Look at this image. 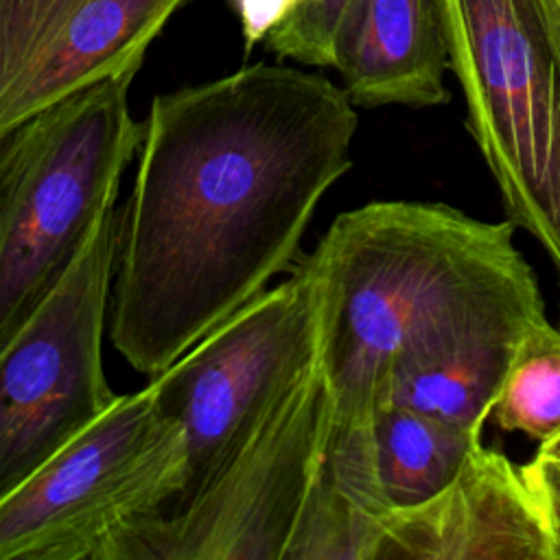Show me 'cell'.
<instances>
[{
  "label": "cell",
  "instance_id": "cell-1",
  "mask_svg": "<svg viewBox=\"0 0 560 560\" xmlns=\"http://www.w3.org/2000/svg\"><path fill=\"white\" fill-rule=\"evenodd\" d=\"M357 105L330 79L258 61L151 101L118 208L109 341L149 378L298 262L352 166Z\"/></svg>",
  "mask_w": 560,
  "mask_h": 560
},
{
  "label": "cell",
  "instance_id": "cell-2",
  "mask_svg": "<svg viewBox=\"0 0 560 560\" xmlns=\"http://www.w3.org/2000/svg\"><path fill=\"white\" fill-rule=\"evenodd\" d=\"M514 228L427 201H372L330 223L306 258L332 424L370 422L405 354L466 328L547 317Z\"/></svg>",
  "mask_w": 560,
  "mask_h": 560
},
{
  "label": "cell",
  "instance_id": "cell-3",
  "mask_svg": "<svg viewBox=\"0 0 560 560\" xmlns=\"http://www.w3.org/2000/svg\"><path fill=\"white\" fill-rule=\"evenodd\" d=\"M136 74L98 81L0 138V348L59 284L140 149Z\"/></svg>",
  "mask_w": 560,
  "mask_h": 560
},
{
  "label": "cell",
  "instance_id": "cell-4",
  "mask_svg": "<svg viewBox=\"0 0 560 560\" xmlns=\"http://www.w3.org/2000/svg\"><path fill=\"white\" fill-rule=\"evenodd\" d=\"M448 70L516 228L547 252L560 282V4L440 0Z\"/></svg>",
  "mask_w": 560,
  "mask_h": 560
},
{
  "label": "cell",
  "instance_id": "cell-5",
  "mask_svg": "<svg viewBox=\"0 0 560 560\" xmlns=\"http://www.w3.org/2000/svg\"><path fill=\"white\" fill-rule=\"evenodd\" d=\"M322 357L319 282L306 256L149 381L182 429L184 477L168 510L192 501ZM166 512V510H164Z\"/></svg>",
  "mask_w": 560,
  "mask_h": 560
},
{
  "label": "cell",
  "instance_id": "cell-6",
  "mask_svg": "<svg viewBox=\"0 0 560 560\" xmlns=\"http://www.w3.org/2000/svg\"><path fill=\"white\" fill-rule=\"evenodd\" d=\"M184 477L182 429L151 387L116 400L0 499V560H96L138 516L168 510Z\"/></svg>",
  "mask_w": 560,
  "mask_h": 560
},
{
  "label": "cell",
  "instance_id": "cell-7",
  "mask_svg": "<svg viewBox=\"0 0 560 560\" xmlns=\"http://www.w3.org/2000/svg\"><path fill=\"white\" fill-rule=\"evenodd\" d=\"M332 396L319 363L184 508L131 518L96 560H284L322 462Z\"/></svg>",
  "mask_w": 560,
  "mask_h": 560
},
{
  "label": "cell",
  "instance_id": "cell-8",
  "mask_svg": "<svg viewBox=\"0 0 560 560\" xmlns=\"http://www.w3.org/2000/svg\"><path fill=\"white\" fill-rule=\"evenodd\" d=\"M116 225L114 203L59 284L0 348V499L118 396L103 370Z\"/></svg>",
  "mask_w": 560,
  "mask_h": 560
},
{
  "label": "cell",
  "instance_id": "cell-9",
  "mask_svg": "<svg viewBox=\"0 0 560 560\" xmlns=\"http://www.w3.org/2000/svg\"><path fill=\"white\" fill-rule=\"evenodd\" d=\"M188 0H0V138L98 81L136 74Z\"/></svg>",
  "mask_w": 560,
  "mask_h": 560
},
{
  "label": "cell",
  "instance_id": "cell-10",
  "mask_svg": "<svg viewBox=\"0 0 560 560\" xmlns=\"http://www.w3.org/2000/svg\"><path fill=\"white\" fill-rule=\"evenodd\" d=\"M374 560H556L540 501L501 451L477 444L424 503L392 510Z\"/></svg>",
  "mask_w": 560,
  "mask_h": 560
},
{
  "label": "cell",
  "instance_id": "cell-11",
  "mask_svg": "<svg viewBox=\"0 0 560 560\" xmlns=\"http://www.w3.org/2000/svg\"><path fill=\"white\" fill-rule=\"evenodd\" d=\"M330 68L359 107L446 105L448 48L440 0H352Z\"/></svg>",
  "mask_w": 560,
  "mask_h": 560
},
{
  "label": "cell",
  "instance_id": "cell-12",
  "mask_svg": "<svg viewBox=\"0 0 560 560\" xmlns=\"http://www.w3.org/2000/svg\"><path fill=\"white\" fill-rule=\"evenodd\" d=\"M542 319L466 328L405 354L392 365L381 402L405 405L481 435L521 337Z\"/></svg>",
  "mask_w": 560,
  "mask_h": 560
},
{
  "label": "cell",
  "instance_id": "cell-13",
  "mask_svg": "<svg viewBox=\"0 0 560 560\" xmlns=\"http://www.w3.org/2000/svg\"><path fill=\"white\" fill-rule=\"evenodd\" d=\"M381 494L392 510L424 503L462 468L481 435L405 405L381 402L370 418Z\"/></svg>",
  "mask_w": 560,
  "mask_h": 560
},
{
  "label": "cell",
  "instance_id": "cell-14",
  "mask_svg": "<svg viewBox=\"0 0 560 560\" xmlns=\"http://www.w3.org/2000/svg\"><path fill=\"white\" fill-rule=\"evenodd\" d=\"M488 420L538 444L560 433V328L549 319L521 337Z\"/></svg>",
  "mask_w": 560,
  "mask_h": 560
},
{
  "label": "cell",
  "instance_id": "cell-15",
  "mask_svg": "<svg viewBox=\"0 0 560 560\" xmlns=\"http://www.w3.org/2000/svg\"><path fill=\"white\" fill-rule=\"evenodd\" d=\"M352 0H302V4L265 39L280 59L306 66H332L339 24Z\"/></svg>",
  "mask_w": 560,
  "mask_h": 560
},
{
  "label": "cell",
  "instance_id": "cell-16",
  "mask_svg": "<svg viewBox=\"0 0 560 560\" xmlns=\"http://www.w3.org/2000/svg\"><path fill=\"white\" fill-rule=\"evenodd\" d=\"M523 470L540 501L553 542V556L560 560V455L536 451Z\"/></svg>",
  "mask_w": 560,
  "mask_h": 560
},
{
  "label": "cell",
  "instance_id": "cell-17",
  "mask_svg": "<svg viewBox=\"0 0 560 560\" xmlns=\"http://www.w3.org/2000/svg\"><path fill=\"white\" fill-rule=\"evenodd\" d=\"M241 33L245 39V48L265 42L300 4L302 0H232Z\"/></svg>",
  "mask_w": 560,
  "mask_h": 560
},
{
  "label": "cell",
  "instance_id": "cell-18",
  "mask_svg": "<svg viewBox=\"0 0 560 560\" xmlns=\"http://www.w3.org/2000/svg\"><path fill=\"white\" fill-rule=\"evenodd\" d=\"M536 451H540V453H551V455H560V433H558V435H553L551 440H547V442L538 444V448H536Z\"/></svg>",
  "mask_w": 560,
  "mask_h": 560
},
{
  "label": "cell",
  "instance_id": "cell-19",
  "mask_svg": "<svg viewBox=\"0 0 560 560\" xmlns=\"http://www.w3.org/2000/svg\"><path fill=\"white\" fill-rule=\"evenodd\" d=\"M556 2H558V4H560V0H556Z\"/></svg>",
  "mask_w": 560,
  "mask_h": 560
}]
</instances>
